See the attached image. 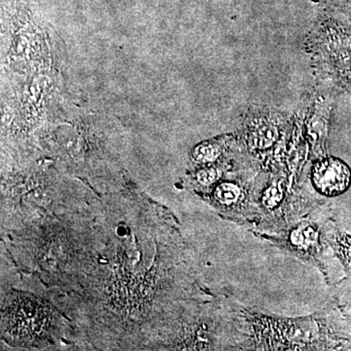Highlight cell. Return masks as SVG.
Segmentation results:
<instances>
[{
  "label": "cell",
  "instance_id": "cell-1",
  "mask_svg": "<svg viewBox=\"0 0 351 351\" xmlns=\"http://www.w3.org/2000/svg\"><path fill=\"white\" fill-rule=\"evenodd\" d=\"M49 321L47 309L31 298L17 300L9 311V329L13 335L23 339L40 336L47 329Z\"/></svg>",
  "mask_w": 351,
  "mask_h": 351
},
{
  "label": "cell",
  "instance_id": "cell-2",
  "mask_svg": "<svg viewBox=\"0 0 351 351\" xmlns=\"http://www.w3.org/2000/svg\"><path fill=\"white\" fill-rule=\"evenodd\" d=\"M313 182L323 195L335 196L345 193L351 182V171L343 161L328 158L317 163L313 170Z\"/></svg>",
  "mask_w": 351,
  "mask_h": 351
},
{
  "label": "cell",
  "instance_id": "cell-3",
  "mask_svg": "<svg viewBox=\"0 0 351 351\" xmlns=\"http://www.w3.org/2000/svg\"><path fill=\"white\" fill-rule=\"evenodd\" d=\"M240 195V189L235 184L225 182L218 186L216 191V197L219 202L223 204H232L239 199Z\"/></svg>",
  "mask_w": 351,
  "mask_h": 351
},
{
  "label": "cell",
  "instance_id": "cell-4",
  "mask_svg": "<svg viewBox=\"0 0 351 351\" xmlns=\"http://www.w3.org/2000/svg\"><path fill=\"white\" fill-rule=\"evenodd\" d=\"M196 158L198 160L206 162V161H212L218 156V151L212 145H204L200 147L195 152Z\"/></svg>",
  "mask_w": 351,
  "mask_h": 351
},
{
  "label": "cell",
  "instance_id": "cell-5",
  "mask_svg": "<svg viewBox=\"0 0 351 351\" xmlns=\"http://www.w3.org/2000/svg\"><path fill=\"white\" fill-rule=\"evenodd\" d=\"M314 237H315V233L311 228H308V230H304V232L293 233V242H295V244H311L314 239Z\"/></svg>",
  "mask_w": 351,
  "mask_h": 351
},
{
  "label": "cell",
  "instance_id": "cell-6",
  "mask_svg": "<svg viewBox=\"0 0 351 351\" xmlns=\"http://www.w3.org/2000/svg\"><path fill=\"white\" fill-rule=\"evenodd\" d=\"M197 178L198 181H199L201 184H211L212 182L216 181L217 178H218V173H217L216 170L210 168V169L200 171V172L198 173Z\"/></svg>",
  "mask_w": 351,
  "mask_h": 351
},
{
  "label": "cell",
  "instance_id": "cell-7",
  "mask_svg": "<svg viewBox=\"0 0 351 351\" xmlns=\"http://www.w3.org/2000/svg\"><path fill=\"white\" fill-rule=\"evenodd\" d=\"M277 191H278L277 189H272V191H269V193L265 195V205H267V206L274 207L278 204L281 197L280 195H279V193H277Z\"/></svg>",
  "mask_w": 351,
  "mask_h": 351
}]
</instances>
